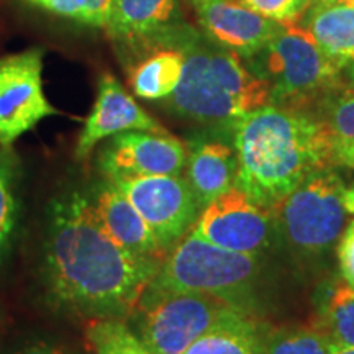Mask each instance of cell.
Masks as SVG:
<instances>
[{"mask_svg":"<svg viewBox=\"0 0 354 354\" xmlns=\"http://www.w3.org/2000/svg\"><path fill=\"white\" fill-rule=\"evenodd\" d=\"M162 261L115 243L86 190H63L48 203L39 282L50 307L88 320H127Z\"/></svg>","mask_w":354,"mask_h":354,"instance_id":"cell-1","label":"cell"},{"mask_svg":"<svg viewBox=\"0 0 354 354\" xmlns=\"http://www.w3.org/2000/svg\"><path fill=\"white\" fill-rule=\"evenodd\" d=\"M238 180L251 201L272 210L302 180L333 165L328 127L308 110L264 105L232 123Z\"/></svg>","mask_w":354,"mask_h":354,"instance_id":"cell-2","label":"cell"},{"mask_svg":"<svg viewBox=\"0 0 354 354\" xmlns=\"http://www.w3.org/2000/svg\"><path fill=\"white\" fill-rule=\"evenodd\" d=\"M158 46L177 48L184 55L179 86L162 100V107L176 117L198 125H223L269 105L268 84L202 28L184 21L159 39Z\"/></svg>","mask_w":354,"mask_h":354,"instance_id":"cell-3","label":"cell"},{"mask_svg":"<svg viewBox=\"0 0 354 354\" xmlns=\"http://www.w3.org/2000/svg\"><path fill=\"white\" fill-rule=\"evenodd\" d=\"M277 240L299 263L326 259L354 218V183L333 166L312 172L272 209Z\"/></svg>","mask_w":354,"mask_h":354,"instance_id":"cell-4","label":"cell"},{"mask_svg":"<svg viewBox=\"0 0 354 354\" xmlns=\"http://www.w3.org/2000/svg\"><path fill=\"white\" fill-rule=\"evenodd\" d=\"M245 63L269 86V104L284 109L312 112L323 97L343 82L342 71L299 24H282Z\"/></svg>","mask_w":354,"mask_h":354,"instance_id":"cell-5","label":"cell"},{"mask_svg":"<svg viewBox=\"0 0 354 354\" xmlns=\"http://www.w3.org/2000/svg\"><path fill=\"white\" fill-rule=\"evenodd\" d=\"M263 258L225 250L189 232L172 248L149 286L198 292L251 312Z\"/></svg>","mask_w":354,"mask_h":354,"instance_id":"cell-6","label":"cell"},{"mask_svg":"<svg viewBox=\"0 0 354 354\" xmlns=\"http://www.w3.org/2000/svg\"><path fill=\"white\" fill-rule=\"evenodd\" d=\"M234 310L241 308L207 294L148 286L125 322L154 354H183Z\"/></svg>","mask_w":354,"mask_h":354,"instance_id":"cell-7","label":"cell"},{"mask_svg":"<svg viewBox=\"0 0 354 354\" xmlns=\"http://www.w3.org/2000/svg\"><path fill=\"white\" fill-rule=\"evenodd\" d=\"M125 194L167 254L194 228L202 207L184 176L110 179Z\"/></svg>","mask_w":354,"mask_h":354,"instance_id":"cell-8","label":"cell"},{"mask_svg":"<svg viewBox=\"0 0 354 354\" xmlns=\"http://www.w3.org/2000/svg\"><path fill=\"white\" fill-rule=\"evenodd\" d=\"M190 232L212 245L254 258H263L279 241L272 210L258 205L236 185L203 207Z\"/></svg>","mask_w":354,"mask_h":354,"instance_id":"cell-9","label":"cell"},{"mask_svg":"<svg viewBox=\"0 0 354 354\" xmlns=\"http://www.w3.org/2000/svg\"><path fill=\"white\" fill-rule=\"evenodd\" d=\"M43 57L39 46L0 57V146L13 143L39 122L59 112L43 91Z\"/></svg>","mask_w":354,"mask_h":354,"instance_id":"cell-10","label":"cell"},{"mask_svg":"<svg viewBox=\"0 0 354 354\" xmlns=\"http://www.w3.org/2000/svg\"><path fill=\"white\" fill-rule=\"evenodd\" d=\"M187 162V146L169 133L123 131L105 140L95 166L105 179L140 176H180Z\"/></svg>","mask_w":354,"mask_h":354,"instance_id":"cell-11","label":"cell"},{"mask_svg":"<svg viewBox=\"0 0 354 354\" xmlns=\"http://www.w3.org/2000/svg\"><path fill=\"white\" fill-rule=\"evenodd\" d=\"M184 21L183 0H115L104 30L130 66Z\"/></svg>","mask_w":354,"mask_h":354,"instance_id":"cell-12","label":"cell"},{"mask_svg":"<svg viewBox=\"0 0 354 354\" xmlns=\"http://www.w3.org/2000/svg\"><path fill=\"white\" fill-rule=\"evenodd\" d=\"M185 146L187 162L184 177L203 209L236 185L238 154L232 123L203 125L202 130L189 136Z\"/></svg>","mask_w":354,"mask_h":354,"instance_id":"cell-13","label":"cell"},{"mask_svg":"<svg viewBox=\"0 0 354 354\" xmlns=\"http://www.w3.org/2000/svg\"><path fill=\"white\" fill-rule=\"evenodd\" d=\"M165 133V127L138 105L113 74H100L97 97L74 146V159L86 161L102 141L123 131Z\"/></svg>","mask_w":354,"mask_h":354,"instance_id":"cell-14","label":"cell"},{"mask_svg":"<svg viewBox=\"0 0 354 354\" xmlns=\"http://www.w3.org/2000/svg\"><path fill=\"white\" fill-rule=\"evenodd\" d=\"M202 32L243 61L253 56L282 24L268 20L238 0H190Z\"/></svg>","mask_w":354,"mask_h":354,"instance_id":"cell-15","label":"cell"},{"mask_svg":"<svg viewBox=\"0 0 354 354\" xmlns=\"http://www.w3.org/2000/svg\"><path fill=\"white\" fill-rule=\"evenodd\" d=\"M88 197L94 203L102 227L115 243L133 254L166 258V253L161 250L143 216L115 183L104 177V180L92 187Z\"/></svg>","mask_w":354,"mask_h":354,"instance_id":"cell-16","label":"cell"},{"mask_svg":"<svg viewBox=\"0 0 354 354\" xmlns=\"http://www.w3.org/2000/svg\"><path fill=\"white\" fill-rule=\"evenodd\" d=\"M323 55L342 73L354 64V7L343 3L310 6L299 21Z\"/></svg>","mask_w":354,"mask_h":354,"instance_id":"cell-17","label":"cell"},{"mask_svg":"<svg viewBox=\"0 0 354 354\" xmlns=\"http://www.w3.org/2000/svg\"><path fill=\"white\" fill-rule=\"evenodd\" d=\"M268 328L245 310H234L215 323L183 354H264Z\"/></svg>","mask_w":354,"mask_h":354,"instance_id":"cell-18","label":"cell"},{"mask_svg":"<svg viewBox=\"0 0 354 354\" xmlns=\"http://www.w3.org/2000/svg\"><path fill=\"white\" fill-rule=\"evenodd\" d=\"M133 94L143 100H166L174 94L184 71V55L177 48L158 46L128 66Z\"/></svg>","mask_w":354,"mask_h":354,"instance_id":"cell-19","label":"cell"},{"mask_svg":"<svg viewBox=\"0 0 354 354\" xmlns=\"http://www.w3.org/2000/svg\"><path fill=\"white\" fill-rule=\"evenodd\" d=\"M21 162L12 148L0 146V263L10 253L20 227Z\"/></svg>","mask_w":354,"mask_h":354,"instance_id":"cell-20","label":"cell"},{"mask_svg":"<svg viewBox=\"0 0 354 354\" xmlns=\"http://www.w3.org/2000/svg\"><path fill=\"white\" fill-rule=\"evenodd\" d=\"M315 322L336 346L354 348V287L339 279L323 287Z\"/></svg>","mask_w":354,"mask_h":354,"instance_id":"cell-21","label":"cell"},{"mask_svg":"<svg viewBox=\"0 0 354 354\" xmlns=\"http://www.w3.org/2000/svg\"><path fill=\"white\" fill-rule=\"evenodd\" d=\"M335 343L317 322L268 330L264 354H331Z\"/></svg>","mask_w":354,"mask_h":354,"instance_id":"cell-22","label":"cell"},{"mask_svg":"<svg viewBox=\"0 0 354 354\" xmlns=\"http://www.w3.org/2000/svg\"><path fill=\"white\" fill-rule=\"evenodd\" d=\"M86 338L95 354H154L133 333L127 322L118 318L88 320Z\"/></svg>","mask_w":354,"mask_h":354,"instance_id":"cell-23","label":"cell"},{"mask_svg":"<svg viewBox=\"0 0 354 354\" xmlns=\"http://www.w3.org/2000/svg\"><path fill=\"white\" fill-rule=\"evenodd\" d=\"M317 115L335 138H354V86L342 82L317 104Z\"/></svg>","mask_w":354,"mask_h":354,"instance_id":"cell-24","label":"cell"},{"mask_svg":"<svg viewBox=\"0 0 354 354\" xmlns=\"http://www.w3.org/2000/svg\"><path fill=\"white\" fill-rule=\"evenodd\" d=\"M238 2L264 19L284 25L299 24L310 7V0H238Z\"/></svg>","mask_w":354,"mask_h":354,"instance_id":"cell-25","label":"cell"},{"mask_svg":"<svg viewBox=\"0 0 354 354\" xmlns=\"http://www.w3.org/2000/svg\"><path fill=\"white\" fill-rule=\"evenodd\" d=\"M21 2L50 15L77 21V24H81L84 12H86V0H21Z\"/></svg>","mask_w":354,"mask_h":354,"instance_id":"cell-26","label":"cell"},{"mask_svg":"<svg viewBox=\"0 0 354 354\" xmlns=\"http://www.w3.org/2000/svg\"><path fill=\"white\" fill-rule=\"evenodd\" d=\"M335 250L342 279L348 286L354 287V218L348 221Z\"/></svg>","mask_w":354,"mask_h":354,"instance_id":"cell-27","label":"cell"},{"mask_svg":"<svg viewBox=\"0 0 354 354\" xmlns=\"http://www.w3.org/2000/svg\"><path fill=\"white\" fill-rule=\"evenodd\" d=\"M12 354H77L69 344L46 336H35L25 339Z\"/></svg>","mask_w":354,"mask_h":354,"instance_id":"cell-28","label":"cell"},{"mask_svg":"<svg viewBox=\"0 0 354 354\" xmlns=\"http://www.w3.org/2000/svg\"><path fill=\"white\" fill-rule=\"evenodd\" d=\"M113 2L115 0H86V12L81 25L95 30L105 28Z\"/></svg>","mask_w":354,"mask_h":354,"instance_id":"cell-29","label":"cell"},{"mask_svg":"<svg viewBox=\"0 0 354 354\" xmlns=\"http://www.w3.org/2000/svg\"><path fill=\"white\" fill-rule=\"evenodd\" d=\"M333 165L354 169V138L333 140Z\"/></svg>","mask_w":354,"mask_h":354,"instance_id":"cell-30","label":"cell"},{"mask_svg":"<svg viewBox=\"0 0 354 354\" xmlns=\"http://www.w3.org/2000/svg\"><path fill=\"white\" fill-rule=\"evenodd\" d=\"M331 354H354V348H346V346H336L333 348Z\"/></svg>","mask_w":354,"mask_h":354,"instance_id":"cell-31","label":"cell"},{"mask_svg":"<svg viewBox=\"0 0 354 354\" xmlns=\"http://www.w3.org/2000/svg\"><path fill=\"white\" fill-rule=\"evenodd\" d=\"M344 73H346L348 84H351V86H354V64L349 66L348 69H344Z\"/></svg>","mask_w":354,"mask_h":354,"instance_id":"cell-32","label":"cell"},{"mask_svg":"<svg viewBox=\"0 0 354 354\" xmlns=\"http://www.w3.org/2000/svg\"><path fill=\"white\" fill-rule=\"evenodd\" d=\"M330 3H343V6L354 7V0H331Z\"/></svg>","mask_w":354,"mask_h":354,"instance_id":"cell-33","label":"cell"},{"mask_svg":"<svg viewBox=\"0 0 354 354\" xmlns=\"http://www.w3.org/2000/svg\"><path fill=\"white\" fill-rule=\"evenodd\" d=\"M331 0H310V6H322V3H330Z\"/></svg>","mask_w":354,"mask_h":354,"instance_id":"cell-34","label":"cell"}]
</instances>
